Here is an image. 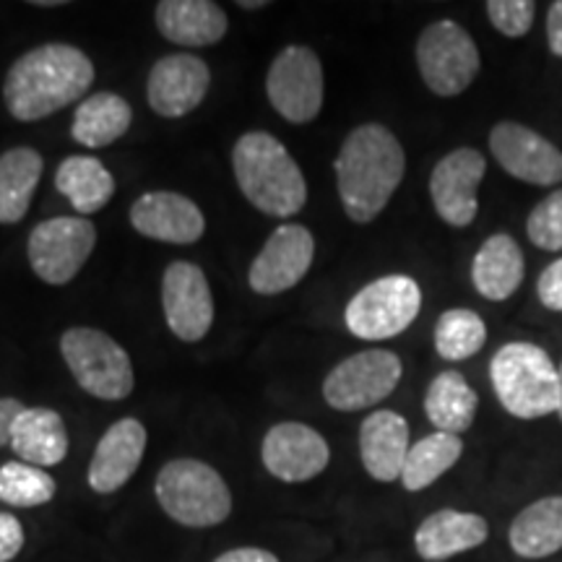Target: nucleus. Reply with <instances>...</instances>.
<instances>
[{
    "label": "nucleus",
    "instance_id": "nucleus-1",
    "mask_svg": "<svg viewBox=\"0 0 562 562\" xmlns=\"http://www.w3.org/2000/svg\"><path fill=\"white\" fill-rule=\"evenodd\" d=\"M334 167L344 211L351 222L368 224L402 186L406 154L385 125L364 123L344 138Z\"/></svg>",
    "mask_w": 562,
    "mask_h": 562
},
{
    "label": "nucleus",
    "instance_id": "nucleus-2",
    "mask_svg": "<svg viewBox=\"0 0 562 562\" xmlns=\"http://www.w3.org/2000/svg\"><path fill=\"white\" fill-rule=\"evenodd\" d=\"M94 81V66L79 47L53 42L34 47L13 63L3 83L5 108L16 121L34 123L83 97Z\"/></svg>",
    "mask_w": 562,
    "mask_h": 562
},
{
    "label": "nucleus",
    "instance_id": "nucleus-3",
    "mask_svg": "<svg viewBox=\"0 0 562 562\" xmlns=\"http://www.w3.org/2000/svg\"><path fill=\"white\" fill-rule=\"evenodd\" d=\"M232 170L245 199L269 216H294L307 203V182L292 154L271 133L252 131L237 138Z\"/></svg>",
    "mask_w": 562,
    "mask_h": 562
},
{
    "label": "nucleus",
    "instance_id": "nucleus-4",
    "mask_svg": "<svg viewBox=\"0 0 562 562\" xmlns=\"http://www.w3.org/2000/svg\"><path fill=\"white\" fill-rule=\"evenodd\" d=\"M490 381L503 409L518 419H539L560 409V370L542 347L510 341L497 349Z\"/></svg>",
    "mask_w": 562,
    "mask_h": 562
},
{
    "label": "nucleus",
    "instance_id": "nucleus-5",
    "mask_svg": "<svg viewBox=\"0 0 562 562\" xmlns=\"http://www.w3.org/2000/svg\"><path fill=\"white\" fill-rule=\"evenodd\" d=\"M157 501L172 521L191 529H209L227 521L232 492L216 469L195 459L165 463L157 476Z\"/></svg>",
    "mask_w": 562,
    "mask_h": 562
},
{
    "label": "nucleus",
    "instance_id": "nucleus-6",
    "mask_svg": "<svg viewBox=\"0 0 562 562\" xmlns=\"http://www.w3.org/2000/svg\"><path fill=\"white\" fill-rule=\"evenodd\" d=\"M60 355L89 396L102 402H123L131 396L136 375L128 351L104 331L89 326L68 328L60 336Z\"/></svg>",
    "mask_w": 562,
    "mask_h": 562
},
{
    "label": "nucleus",
    "instance_id": "nucleus-7",
    "mask_svg": "<svg viewBox=\"0 0 562 562\" xmlns=\"http://www.w3.org/2000/svg\"><path fill=\"white\" fill-rule=\"evenodd\" d=\"M422 311V290L412 277H391L370 281L349 300L344 321L357 339L385 341L404 334Z\"/></svg>",
    "mask_w": 562,
    "mask_h": 562
},
{
    "label": "nucleus",
    "instance_id": "nucleus-8",
    "mask_svg": "<svg viewBox=\"0 0 562 562\" xmlns=\"http://www.w3.org/2000/svg\"><path fill=\"white\" fill-rule=\"evenodd\" d=\"M417 66L432 94L456 97L472 87L482 60L472 34L456 21L442 19L419 34Z\"/></svg>",
    "mask_w": 562,
    "mask_h": 562
},
{
    "label": "nucleus",
    "instance_id": "nucleus-9",
    "mask_svg": "<svg viewBox=\"0 0 562 562\" xmlns=\"http://www.w3.org/2000/svg\"><path fill=\"white\" fill-rule=\"evenodd\" d=\"M404 364L391 349H364L336 364L323 381V398L336 412H360L385 402L398 381Z\"/></svg>",
    "mask_w": 562,
    "mask_h": 562
},
{
    "label": "nucleus",
    "instance_id": "nucleus-10",
    "mask_svg": "<svg viewBox=\"0 0 562 562\" xmlns=\"http://www.w3.org/2000/svg\"><path fill=\"white\" fill-rule=\"evenodd\" d=\"M97 245L94 224L83 216H55L40 222L30 235L32 271L45 284L63 286L83 269Z\"/></svg>",
    "mask_w": 562,
    "mask_h": 562
},
{
    "label": "nucleus",
    "instance_id": "nucleus-11",
    "mask_svg": "<svg viewBox=\"0 0 562 562\" xmlns=\"http://www.w3.org/2000/svg\"><path fill=\"white\" fill-rule=\"evenodd\" d=\"M266 91L273 110L294 125L313 123L323 108V66L311 47H284L269 68Z\"/></svg>",
    "mask_w": 562,
    "mask_h": 562
},
{
    "label": "nucleus",
    "instance_id": "nucleus-12",
    "mask_svg": "<svg viewBox=\"0 0 562 562\" xmlns=\"http://www.w3.org/2000/svg\"><path fill=\"white\" fill-rule=\"evenodd\" d=\"M161 307L167 326L180 341H201L214 323V294L206 273L188 261L167 266L161 279Z\"/></svg>",
    "mask_w": 562,
    "mask_h": 562
},
{
    "label": "nucleus",
    "instance_id": "nucleus-13",
    "mask_svg": "<svg viewBox=\"0 0 562 562\" xmlns=\"http://www.w3.org/2000/svg\"><path fill=\"white\" fill-rule=\"evenodd\" d=\"M490 151L510 178L544 188L562 182V151L521 123H497L490 133Z\"/></svg>",
    "mask_w": 562,
    "mask_h": 562
},
{
    "label": "nucleus",
    "instance_id": "nucleus-14",
    "mask_svg": "<svg viewBox=\"0 0 562 562\" xmlns=\"http://www.w3.org/2000/svg\"><path fill=\"white\" fill-rule=\"evenodd\" d=\"M315 240L302 224H281L266 240L250 266V290L258 294H281L297 286L311 271Z\"/></svg>",
    "mask_w": 562,
    "mask_h": 562
},
{
    "label": "nucleus",
    "instance_id": "nucleus-15",
    "mask_svg": "<svg viewBox=\"0 0 562 562\" xmlns=\"http://www.w3.org/2000/svg\"><path fill=\"white\" fill-rule=\"evenodd\" d=\"M487 172V159L476 149L446 154L430 175V199L438 216L451 227H469L480 211V182Z\"/></svg>",
    "mask_w": 562,
    "mask_h": 562
},
{
    "label": "nucleus",
    "instance_id": "nucleus-16",
    "mask_svg": "<svg viewBox=\"0 0 562 562\" xmlns=\"http://www.w3.org/2000/svg\"><path fill=\"white\" fill-rule=\"evenodd\" d=\"M263 467L281 482H307L331 461L326 438L302 422H279L266 432L261 446Z\"/></svg>",
    "mask_w": 562,
    "mask_h": 562
},
{
    "label": "nucleus",
    "instance_id": "nucleus-17",
    "mask_svg": "<svg viewBox=\"0 0 562 562\" xmlns=\"http://www.w3.org/2000/svg\"><path fill=\"white\" fill-rule=\"evenodd\" d=\"M211 83V70L195 55H167L154 63L146 97L151 110L161 117H186L206 97Z\"/></svg>",
    "mask_w": 562,
    "mask_h": 562
},
{
    "label": "nucleus",
    "instance_id": "nucleus-18",
    "mask_svg": "<svg viewBox=\"0 0 562 562\" xmlns=\"http://www.w3.org/2000/svg\"><path fill=\"white\" fill-rule=\"evenodd\" d=\"M131 224L149 240L191 245L206 232L201 209L182 193L151 191L131 206Z\"/></svg>",
    "mask_w": 562,
    "mask_h": 562
},
{
    "label": "nucleus",
    "instance_id": "nucleus-19",
    "mask_svg": "<svg viewBox=\"0 0 562 562\" xmlns=\"http://www.w3.org/2000/svg\"><path fill=\"white\" fill-rule=\"evenodd\" d=\"M144 451L146 427L133 417L117 419L97 442L89 463V487L100 495L117 492L136 474Z\"/></svg>",
    "mask_w": 562,
    "mask_h": 562
},
{
    "label": "nucleus",
    "instance_id": "nucleus-20",
    "mask_svg": "<svg viewBox=\"0 0 562 562\" xmlns=\"http://www.w3.org/2000/svg\"><path fill=\"white\" fill-rule=\"evenodd\" d=\"M409 425L391 409L372 412L360 427V459L364 472L378 482L402 480L409 456Z\"/></svg>",
    "mask_w": 562,
    "mask_h": 562
},
{
    "label": "nucleus",
    "instance_id": "nucleus-21",
    "mask_svg": "<svg viewBox=\"0 0 562 562\" xmlns=\"http://www.w3.org/2000/svg\"><path fill=\"white\" fill-rule=\"evenodd\" d=\"M487 537L490 526L480 513L442 508L419 524L417 533H414V547H417L422 560L442 562L461 552L476 550L487 542Z\"/></svg>",
    "mask_w": 562,
    "mask_h": 562
},
{
    "label": "nucleus",
    "instance_id": "nucleus-22",
    "mask_svg": "<svg viewBox=\"0 0 562 562\" xmlns=\"http://www.w3.org/2000/svg\"><path fill=\"white\" fill-rule=\"evenodd\" d=\"M161 37L182 47L216 45L227 34V13L211 0H165L154 11Z\"/></svg>",
    "mask_w": 562,
    "mask_h": 562
},
{
    "label": "nucleus",
    "instance_id": "nucleus-23",
    "mask_svg": "<svg viewBox=\"0 0 562 562\" xmlns=\"http://www.w3.org/2000/svg\"><path fill=\"white\" fill-rule=\"evenodd\" d=\"M11 448L21 461L32 467H55L68 453L66 422L47 406H26L13 422Z\"/></svg>",
    "mask_w": 562,
    "mask_h": 562
},
{
    "label": "nucleus",
    "instance_id": "nucleus-24",
    "mask_svg": "<svg viewBox=\"0 0 562 562\" xmlns=\"http://www.w3.org/2000/svg\"><path fill=\"white\" fill-rule=\"evenodd\" d=\"M524 250L505 232L487 237L472 261V281L476 292L492 302L513 297L518 286L524 284Z\"/></svg>",
    "mask_w": 562,
    "mask_h": 562
},
{
    "label": "nucleus",
    "instance_id": "nucleus-25",
    "mask_svg": "<svg viewBox=\"0 0 562 562\" xmlns=\"http://www.w3.org/2000/svg\"><path fill=\"white\" fill-rule=\"evenodd\" d=\"M510 547L518 558L542 560L562 550V495H550L526 505L513 518L508 531Z\"/></svg>",
    "mask_w": 562,
    "mask_h": 562
},
{
    "label": "nucleus",
    "instance_id": "nucleus-26",
    "mask_svg": "<svg viewBox=\"0 0 562 562\" xmlns=\"http://www.w3.org/2000/svg\"><path fill=\"white\" fill-rule=\"evenodd\" d=\"M133 123L131 104L115 91H97L76 108L70 133L87 149H104L128 133Z\"/></svg>",
    "mask_w": 562,
    "mask_h": 562
},
{
    "label": "nucleus",
    "instance_id": "nucleus-27",
    "mask_svg": "<svg viewBox=\"0 0 562 562\" xmlns=\"http://www.w3.org/2000/svg\"><path fill=\"white\" fill-rule=\"evenodd\" d=\"M45 161L30 146L0 154V224H16L26 216L37 191Z\"/></svg>",
    "mask_w": 562,
    "mask_h": 562
},
{
    "label": "nucleus",
    "instance_id": "nucleus-28",
    "mask_svg": "<svg viewBox=\"0 0 562 562\" xmlns=\"http://www.w3.org/2000/svg\"><path fill=\"white\" fill-rule=\"evenodd\" d=\"M476 406H480V396L459 370H442L427 385L425 414L438 427V432H467L476 417Z\"/></svg>",
    "mask_w": 562,
    "mask_h": 562
},
{
    "label": "nucleus",
    "instance_id": "nucleus-29",
    "mask_svg": "<svg viewBox=\"0 0 562 562\" xmlns=\"http://www.w3.org/2000/svg\"><path fill=\"white\" fill-rule=\"evenodd\" d=\"M55 188L81 216L97 214L115 195V178L100 159L66 157L55 172Z\"/></svg>",
    "mask_w": 562,
    "mask_h": 562
},
{
    "label": "nucleus",
    "instance_id": "nucleus-30",
    "mask_svg": "<svg viewBox=\"0 0 562 562\" xmlns=\"http://www.w3.org/2000/svg\"><path fill=\"white\" fill-rule=\"evenodd\" d=\"M463 453V440L459 435L451 432H438L435 430L427 438L414 442L409 448V456H406L404 472H402V484L404 490L409 492H422L430 484L440 480L448 469L456 467V461L461 459Z\"/></svg>",
    "mask_w": 562,
    "mask_h": 562
},
{
    "label": "nucleus",
    "instance_id": "nucleus-31",
    "mask_svg": "<svg viewBox=\"0 0 562 562\" xmlns=\"http://www.w3.org/2000/svg\"><path fill=\"white\" fill-rule=\"evenodd\" d=\"M484 341H487V326L482 315L467 307L446 311L435 326V349L448 362L469 360L484 347Z\"/></svg>",
    "mask_w": 562,
    "mask_h": 562
},
{
    "label": "nucleus",
    "instance_id": "nucleus-32",
    "mask_svg": "<svg viewBox=\"0 0 562 562\" xmlns=\"http://www.w3.org/2000/svg\"><path fill=\"white\" fill-rule=\"evenodd\" d=\"M55 480L45 469L24 461H9L0 467V503L11 508H37L55 497Z\"/></svg>",
    "mask_w": 562,
    "mask_h": 562
},
{
    "label": "nucleus",
    "instance_id": "nucleus-33",
    "mask_svg": "<svg viewBox=\"0 0 562 562\" xmlns=\"http://www.w3.org/2000/svg\"><path fill=\"white\" fill-rule=\"evenodd\" d=\"M526 235L537 248L550 252L562 250V188L531 209L529 220H526Z\"/></svg>",
    "mask_w": 562,
    "mask_h": 562
},
{
    "label": "nucleus",
    "instance_id": "nucleus-34",
    "mask_svg": "<svg viewBox=\"0 0 562 562\" xmlns=\"http://www.w3.org/2000/svg\"><path fill=\"white\" fill-rule=\"evenodd\" d=\"M487 16L497 32L505 37H526L533 26V16H537V5L531 0H490Z\"/></svg>",
    "mask_w": 562,
    "mask_h": 562
},
{
    "label": "nucleus",
    "instance_id": "nucleus-35",
    "mask_svg": "<svg viewBox=\"0 0 562 562\" xmlns=\"http://www.w3.org/2000/svg\"><path fill=\"white\" fill-rule=\"evenodd\" d=\"M537 294H539V302H542L547 311L562 313V258L560 261L550 263L542 273H539Z\"/></svg>",
    "mask_w": 562,
    "mask_h": 562
},
{
    "label": "nucleus",
    "instance_id": "nucleus-36",
    "mask_svg": "<svg viewBox=\"0 0 562 562\" xmlns=\"http://www.w3.org/2000/svg\"><path fill=\"white\" fill-rule=\"evenodd\" d=\"M24 547V526L11 513H0V562H11Z\"/></svg>",
    "mask_w": 562,
    "mask_h": 562
},
{
    "label": "nucleus",
    "instance_id": "nucleus-37",
    "mask_svg": "<svg viewBox=\"0 0 562 562\" xmlns=\"http://www.w3.org/2000/svg\"><path fill=\"white\" fill-rule=\"evenodd\" d=\"M26 406L19 402V398H0V448L11 446V430L13 422Z\"/></svg>",
    "mask_w": 562,
    "mask_h": 562
},
{
    "label": "nucleus",
    "instance_id": "nucleus-38",
    "mask_svg": "<svg viewBox=\"0 0 562 562\" xmlns=\"http://www.w3.org/2000/svg\"><path fill=\"white\" fill-rule=\"evenodd\" d=\"M547 42L552 55L562 58V0H554L547 11Z\"/></svg>",
    "mask_w": 562,
    "mask_h": 562
},
{
    "label": "nucleus",
    "instance_id": "nucleus-39",
    "mask_svg": "<svg viewBox=\"0 0 562 562\" xmlns=\"http://www.w3.org/2000/svg\"><path fill=\"white\" fill-rule=\"evenodd\" d=\"M214 562H279V558L269 550H258V547H240V550L220 554Z\"/></svg>",
    "mask_w": 562,
    "mask_h": 562
},
{
    "label": "nucleus",
    "instance_id": "nucleus-40",
    "mask_svg": "<svg viewBox=\"0 0 562 562\" xmlns=\"http://www.w3.org/2000/svg\"><path fill=\"white\" fill-rule=\"evenodd\" d=\"M237 5L245 11H256V9H263V5H269V3H263V0H240Z\"/></svg>",
    "mask_w": 562,
    "mask_h": 562
},
{
    "label": "nucleus",
    "instance_id": "nucleus-41",
    "mask_svg": "<svg viewBox=\"0 0 562 562\" xmlns=\"http://www.w3.org/2000/svg\"><path fill=\"white\" fill-rule=\"evenodd\" d=\"M34 5L37 9H55V5H63L60 0H34Z\"/></svg>",
    "mask_w": 562,
    "mask_h": 562
},
{
    "label": "nucleus",
    "instance_id": "nucleus-42",
    "mask_svg": "<svg viewBox=\"0 0 562 562\" xmlns=\"http://www.w3.org/2000/svg\"><path fill=\"white\" fill-rule=\"evenodd\" d=\"M560 419H562V364H560Z\"/></svg>",
    "mask_w": 562,
    "mask_h": 562
}]
</instances>
